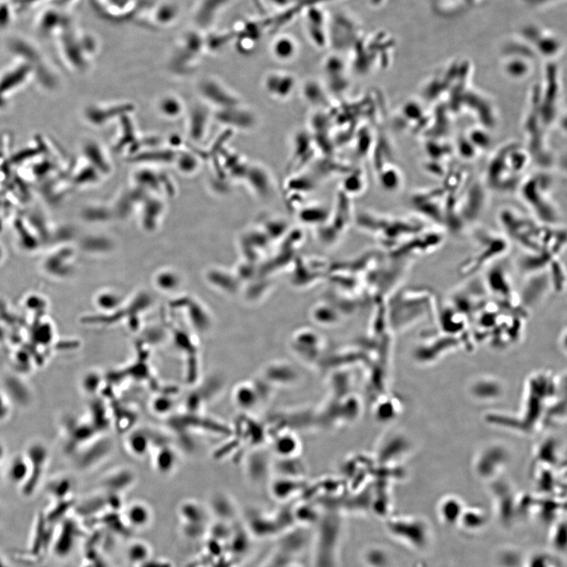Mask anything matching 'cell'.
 Segmentation results:
<instances>
[{"mask_svg": "<svg viewBox=\"0 0 567 567\" xmlns=\"http://www.w3.org/2000/svg\"><path fill=\"white\" fill-rule=\"evenodd\" d=\"M53 527L54 525L47 522L44 514H40L38 518L34 533L33 544H31V551H33L34 555L47 549L46 548L48 546H50V548L51 547L53 538H51V536H53L55 533L51 531V528Z\"/></svg>", "mask_w": 567, "mask_h": 567, "instance_id": "8", "label": "cell"}, {"mask_svg": "<svg viewBox=\"0 0 567 567\" xmlns=\"http://www.w3.org/2000/svg\"><path fill=\"white\" fill-rule=\"evenodd\" d=\"M380 181L384 188L390 190L397 188L399 185V175L393 169L382 170Z\"/></svg>", "mask_w": 567, "mask_h": 567, "instance_id": "19", "label": "cell"}, {"mask_svg": "<svg viewBox=\"0 0 567 567\" xmlns=\"http://www.w3.org/2000/svg\"><path fill=\"white\" fill-rule=\"evenodd\" d=\"M129 518L134 524H144L148 519V512L142 504H136L129 510Z\"/></svg>", "mask_w": 567, "mask_h": 567, "instance_id": "18", "label": "cell"}, {"mask_svg": "<svg viewBox=\"0 0 567 567\" xmlns=\"http://www.w3.org/2000/svg\"><path fill=\"white\" fill-rule=\"evenodd\" d=\"M129 445L135 455H144L148 449V439L142 433L133 434L130 436Z\"/></svg>", "mask_w": 567, "mask_h": 567, "instance_id": "16", "label": "cell"}, {"mask_svg": "<svg viewBox=\"0 0 567 567\" xmlns=\"http://www.w3.org/2000/svg\"><path fill=\"white\" fill-rule=\"evenodd\" d=\"M54 502L53 506L50 508L49 511L44 513L47 522L52 525L61 523L62 520L68 517L70 510L74 505L71 498Z\"/></svg>", "mask_w": 567, "mask_h": 567, "instance_id": "10", "label": "cell"}, {"mask_svg": "<svg viewBox=\"0 0 567 567\" xmlns=\"http://www.w3.org/2000/svg\"><path fill=\"white\" fill-rule=\"evenodd\" d=\"M59 1H60L61 3H68L71 2V1H72V0H59Z\"/></svg>", "mask_w": 567, "mask_h": 567, "instance_id": "26", "label": "cell"}, {"mask_svg": "<svg viewBox=\"0 0 567 567\" xmlns=\"http://www.w3.org/2000/svg\"><path fill=\"white\" fill-rule=\"evenodd\" d=\"M7 456V447L3 443L1 440H0V464L4 461L5 458Z\"/></svg>", "mask_w": 567, "mask_h": 567, "instance_id": "24", "label": "cell"}, {"mask_svg": "<svg viewBox=\"0 0 567 567\" xmlns=\"http://www.w3.org/2000/svg\"><path fill=\"white\" fill-rule=\"evenodd\" d=\"M78 533L79 529L74 519L68 516L62 520L58 532L54 533L51 547L56 557L64 559L70 555L76 544Z\"/></svg>", "mask_w": 567, "mask_h": 567, "instance_id": "4", "label": "cell"}, {"mask_svg": "<svg viewBox=\"0 0 567 567\" xmlns=\"http://www.w3.org/2000/svg\"><path fill=\"white\" fill-rule=\"evenodd\" d=\"M566 335H567L566 327L564 326V329L562 330V331L560 332V334H559V346H560V347H562L564 348V352H566Z\"/></svg>", "mask_w": 567, "mask_h": 567, "instance_id": "23", "label": "cell"}, {"mask_svg": "<svg viewBox=\"0 0 567 567\" xmlns=\"http://www.w3.org/2000/svg\"><path fill=\"white\" fill-rule=\"evenodd\" d=\"M305 96L312 103L321 104L325 101V94L321 87L315 82H309L305 86Z\"/></svg>", "mask_w": 567, "mask_h": 567, "instance_id": "17", "label": "cell"}, {"mask_svg": "<svg viewBox=\"0 0 567 567\" xmlns=\"http://www.w3.org/2000/svg\"><path fill=\"white\" fill-rule=\"evenodd\" d=\"M475 248L460 266L462 277L475 275L482 268L505 256L510 249V241L503 233L482 230L476 233Z\"/></svg>", "mask_w": 567, "mask_h": 567, "instance_id": "1", "label": "cell"}, {"mask_svg": "<svg viewBox=\"0 0 567 567\" xmlns=\"http://www.w3.org/2000/svg\"><path fill=\"white\" fill-rule=\"evenodd\" d=\"M82 391L88 395H94L101 387V378L96 373H87L81 382Z\"/></svg>", "mask_w": 567, "mask_h": 567, "instance_id": "15", "label": "cell"}, {"mask_svg": "<svg viewBox=\"0 0 567 567\" xmlns=\"http://www.w3.org/2000/svg\"><path fill=\"white\" fill-rule=\"evenodd\" d=\"M1 480H2V475H1V472H0V482H1Z\"/></svg>", "mask_w": 567, "mask_h": 567, "instance_id": "28", "label": "cell"}, {"mask_svg": "<svg viewBox=\"0 0 567 567\" xmlns=\"http://www.w3.org/2000/svg\"><path fill=\"white\" fill-rule=\"evenodd\" d=\"M7 478L14 486L22 487L30 473L29 462L24 454L15 456L10 460L7 468Z\"/></svg>", "mask_w": 567, "mask_h": 567, "instance_id": "6", "label": "cell"}, {"mask_svg": "<svg viewBox=\"0 0 567 567\" xmlns=\"http://www.w3.org/2000/svg\"><path fill=\"white\" fill-rule=\"evenodd\" d=\"M440 516L442 521L447 525H454L460 522L462 517V508L456 502H447L440 507Z\"/></svg>", "mask_w": 567, "mask_h": 567, "instance_id": "12", "label": "cell"}, {"mask_svg": "<svg viewBox=\"0 0 567 567\" xmlns=\"http://www.w3.org/2000/svg\"><path fill=\"white\" fill-rule=\"evenodd\" d=\"M275 53L280 59H289L293 54V47L287 41H280L275 47Z\"/></svg>", "mask_w": 567, "mask_h": 567, "instance_id": "22", "label": "cell"}, {"mask_svg": "<svg viewBox=\"0 0 567 567\" xmlns=\"http://www.w3.org/2000/svg\"><path fill=\"white\" fill-rule=\"evenodd\" d=\"M13 404L10 401L7 395L0 390V423L6 421L12 412Z\"/></svg>", "mask_w": 567, "mask_h": 567, "instance_id": "20", "label": "cell"}, {"mask_svg": "<svg viewBox=\"0 0 567 567\" xmlns=\"http://www.w3.org/2000/svg\"><path fill=\"white\" fill-rule=\"evenodd\" d=\"M64 17H61L58 12L55 13L54 12H51H51H47L41 16L40 22L38 23L40 33L47 35L55 34V31L56 29L59 28L60 30L62 29L60 25L66 27L68 23H60V19Z\"/></svg>", "mask_w": 567, "mask_h": 567, "instance_id": "11", "label": "cell"}, {"mask_svg": "<svg viewBox=\"0 0 567 567\" xmlns=\"http://www.w3.org/2000/svg\"><path fill=\"white\" fill-rule=\"evenodd\" d=\"M0 567H10L8 562L0 556Z\"/></svg>", "mask_w": 567, "mask_h": 567, "instance_id": "25", "label": "cell"}, {"mask_svg": "<svg viewBox=\"0 0 567 567\" xmlns=\"http://www.w3.org/2000/svg\"><path fill=\"white\" fill-rule=\"evenodd\" d=\"M295 80L289 75L274 74L270 75L266 82L267 90L274 97L285 100L294 90Z\"/></svg>", "mask_w": 567, "mask_h": 567, "instance_id": "7", "label": "cell"}, {"mask_svg": "<svg viewBox=\"0 0 567 567\" xmlns=\"http://www.w3.org/2000/svg\"><path fill=\"white\" fill-rule=\"evenodd\" d=\"M25 455L29 462L30 473L27 481L20 488L23 495L29 498L34 495L42 482L50 460V451L44 442L34 440L26 447Z\"/></svg>", "mask_w": 567, "mask_h": 567, "instance_id": "2", "label": "cell"}, {"mask_svg": "<svg viewBox=\"0 0 567 567\" xmlns=\"http://www.w3.org/2000/svg\"><path fill=\"white\" fill-rule=\"evenodd\" d=\"M566 527L565 524H559L553 529L550 536V543L558 553H563L566 551Z\"/></svg>", "mask_w": 567, "mask_h": 567, "instance_id": "13", "label": "cell"}, {"mask_svg": "<svg viewBox=\"0 0 567 567\" xmlns=\"http://www.w3.org/2000/svg\"><path fill=\"white\" fill-rule=\"evenodd\" d=\"M34 76V67L27 61L24 60L16 62V64L10 66L8 70L3 72L0 75V109L5 105V94H7L8 103L14 93L27 84V81Z\"/></svg>", "mask_w": 567, "mask_h": 567, "instance_id": "3", "label": "cell"}, {"mask_svg": "<svg viewBox=\"0 0 567 567\" xmlns=\"http://www.w3.org/2000/svg\"><path fill=\"white\" fill-rule=\"evenodd\" d=\"M2 391L13 406L20 408H28L32 404L34 393L32 388L23 378L15 375H8L3 381Z\"/></svg>", "mask_w": 567, "mask_h": 567, "instance_id": "5", "label": "cell"}, {"mask_svg": "<svg viewBox=\"0 0 567 567\" xmlns=\"http://www.w3.org/2000/svg\"><path fill=\"white\" fill-rule=\"evenodd\" d=\"M1 514H2V509H1V507H0V517H1Z\"/></svg>", "mask_w": 567, "mask_h": 567, "instance_id": "27", "label": "cell"}, {"mask_svg": "<svg viewBox=\"0 0 567 567\" xmlns=\"http://www.w3.org/2000/svg\"><path fill=\"white\" fill-rule=\"evenodd\" d=\"M345 189L350 191L358 190L363 183L362 176L360 172H354L347 176L345 181Z\"/></svg>", "mask_w": 567, "mask_h": 567, "instance_id": "21", "label": "cell"}, {"mask_svg": "<svg viewBox=\"0 0 567 567\" xmlns=\"http://www.w3.org/2000/svg\"><path fill=\"white\" fill-rule=\"evenodd\" d=\"M525 567H557L553 557L547 553H537L525 560Z\"/></svg>", "mask_w": 567, "mask_h": 567, "instance_id": "14", "label": "cell"}, {"mask_svg": "<svg viewBox=\"0 0 567 567\" xmlns=\"http://www.w3.org/2000/svg\"><path fill=\"white\" fill-rule=\"evenodd\" d=\"M72 486L74 484L70 477L62 475L51 479L47 485L46 490L54 501H62V499L71 498Z\"/></svg>", "mask_w": 567, "mask_h": 567, "instance_id": "9", "label": "cell"}, {"mask_svg": "<svg viewBox=\"0 0 567 567\" xmlns=\"http://www.w3.org/2000/svg\"><path fill=\"white\" fill-rule=\"evenodd\" d=\"M68 567H70V566H68Z\"/></svg>", "mask_w": 567, "mask_h": 567, "instance_id": "29", "label": "cell"}]
</instances>
